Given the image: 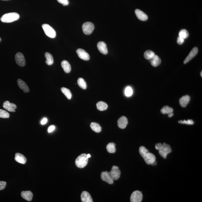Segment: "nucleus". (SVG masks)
<instances>
[{"label":"nucleus","instance_id":"obj_12","mask_svg":"<svg viewBox=\"0 0 202 202\" xmlns=\"http://www.w3.org/2000/svg\"><path fill=\"white\" fill-rule=\"evenodd\" d=\"M3 106L5 109L10 112H15V109L17 108V106L15 104L11 103L8 101H5L3 103Z\"/></svg>","mask_w":202,"mask_h":202},{"label":"nucleus","instance_id":"obj_17","mask_svg":"<svg viewBox=\"0 0 202 202\" xmlns=\"http://www.w3.org/2000/svg\"><path fill=\"white\" fill-rule=\"evenodd\" d=\"M81 199L83 202H93L92 198L87 192L83 191L81 195Z\"/></svg>","mask_w":202,"mask_h":202},{"label":"nucleus","instance_id":"obj_39","mask_svg":"<svg viewBox=\"0 0 202 202\" xmlns=\"http://www.w3.org/2000/svg\"><path fill=\"white\" fill-rule=\"evenodd\" d=\"M55 129V127L54 125H51L48 128V133H51V132H53V131Z\"/></svg>","mask_w":202,"mask_h":202},{"label":"nucleus","instance_id":"obj_28","mask_svg":"<svg viewBox=\"0 0 202 202\" xmlns=\"http://www.w3.org/2000/svg\"><path fill=\"white\" fill-rule=\"evenodd\" d=\"M61 91L63 93L64 95H65L66 97L67 98L68 100H70L72 97V94L71 92L70 91L69 89H67L65 87H62L61 88Z\"/></svg>","mask_w":202,"mask_h":202},{"label":"nucleus","instance_id":"obj_26","mask_svg":"<svg viewBox=\"0 0 202 202\" xmlns=\"http://www.w3.org/2000/svg\"><path fill=\"white\" fill-rule=\"evenodd\" d=\"M91 128L94 132L96 133H100L101 131V126L96 122H92L90 124Z\"/></svg>","mask_w":202,"mask_h":202},{"label":"nucleus","instance_id":"obj_8","mask_svg":"<svg viewBox=\"0 0 202 202\" xmlns=\"http://www.w3.org/2000/svg\"><path fill=\"white\" fill-rule=\"evenodd\" d=\"M110 175L113 180H117L120 178L121 175V171L119 170L118 166H113L112 170L109 172Z\"/></svg>","mask_w":202,"mask_h":202},{"label":"nucleus","instance_id":"obj_1","mask_svg":"<svg viewBox=\"0 0 202 202\" xmlns=\"http://www.w3.org/2000/svg\"><path fill=\"white\" fill-rule=\"evenodd\" d=\"M139 153L141 156L144 159V161L148 164L152 165L156 160V157L154 154L149 152L144 146H141L139 149Z\"/></svg>","mask_w":202,"mask_h":202},{"label":"nucleus","instance_id":"obj_36","mask_svg":"<svg viewBox=\"0 0 202 202\" xmlns=\"http://www.w3.org/2000/svg\"><path fill=\"white\" fill-rule=\"evenodd\" d=\"M59 3L63 6H67L69 4L68 0H57Z\"/></svg>","mask_w":202,"mask_h":202},{"label":"nucleus","instance_id":"obj_20","mask_svg":"<svg viewBox=\"0 0 202 202\" xmlns=\"http://www.w3.org/2000/svg\"><path fill=\"white\" fill-rule=\"evenodd\" d=\"M15 160L18 162L24 164L26 162L27 160L26 158L20 153H16L15 154Z\"/></svg>","mask_w":202,"mask_h":202},{"label":"nucleus","instance_id":"obj_11","mask_svg":"<svg viewBox=\"0 0 202 202\" xmlns=\"http://www.w3.org/2000/svg\"><path fill=\"white\" fill-rule=\"evenodd\" d=\"M101 178L103 181H105L109 184H112L113 183L114 180L111 177L109 172L107 171H103L101 172Z\"/></svg>","mask_w":202,"mask_h":202},{"label":"nucleus","instance_id":"obj_4","mask_svg":"<svg viewBox=\"0 0 202 202\" xmlns=\"http://www.w3.org/2000/svg\"><path fill=\"white\" fill-rule=\"evenodd\" d=\"M89 158L85 154H81L75 160L76 166L79 168H83L87 164Z\"/></svg>","mask_w":202,"mask_h":202},{"label":"nucleus","instance_id":"obj_41","mask_svg":"<svg viewBox=\"0 0 202 202\" xmlns=\"http://www.w3.org/2000/svg\"><path fill=\"white\" fill-rule=\"evenodd\" d=\"M173 115H174V114L173 113V112L169 114L168 115V117H172V116H173Z\"/></svg>","mask_w":202,"mask_h":202},{"label":"nucleus","instance_id":"obj_42","mask_svg":"<svg viewBox=\"0 0 202 202\" xmlns=\"http://www.w3.org/2000/svg\"><path fill=\"white\" fill-rule=\"evenodd\" d=\"M87 157L88 158H90L91 157V155H90V154H88L87 155Z\"/></svg>","mask_w":202,"mask_h":202},{"label":"nucleus","instance_id":"obj_7","mask_svg":"<svg viewBox=\"0 0 202 202\" xmlns=\"http://www.w3.org/2000/svg\"><path fill=\"white\" fill-rule=\"evenodd\" d=\"M143 195L139 191L133 192L131 196L130 201L132 202H140L142 200Z\"/></svg>","mask_w":202,"mask_h":202},{"label":"nucleus","instance_id":"obj_38","mask_svg":"<svg viewBox=\"0 0 202 202\" xmlns=\"http://www.w3.org/2000/svg\"><path fill=\"white\" fill-rule=\"evenodd\" d=\"M184 40L183 38L179 36L177 39V43L178 44L182 45L184 42Z\"/></svg>","mask_w":202,"mask_h":202},{"label":"nucleus","instance_id":"obj_14","mask_svg":"<svg viewBox=\"0 0 202 202\" xmlns=\"http://www.w3.org/2000/svg\"><path fill=\"white\" fill-rule=\"evenodd\" d=\"M128 119L125 116H122L117 121V125L121 129H124L128 124Z\"/></svg>","mask_w":202,"mask_h":202},{"label":"nucleus","instance_id":"obj_21","mask_svg":"<svg viewBox=\"0 0 202 202\" xmlns=\"http://www.w3.org/2000/svg\"><path fill=\"white\" fill-rule=\"evenodd\" d=\"M22 197L28 201H30L32 199L33 195L30 191H23L21 193Z\"/></svg>","mask_w":202,"mask_h":202},{"label":"nucleus","instance_id":"obj_34","mask_svg":"<svg viewBox=\"0 0 202 202\" xmlns=\"http://www.w3.org/2000/svg\"><path fill=\"white\" fill-rule=\"evenodd\" d=\"M133 93V91L132 88L130 87H127L125 91V94L127 97H130L132 96Z\"/></svg>","mask_w":202,"mask_h":202},{"label":"nucleus","instance_id":"obj_5","mask_svg":"<svg viewBox=\"0 0 202 202\" xmlns=\"http://www.w3.org/2000/svg\"><path fill=\"white\" fill-rule=\"evenodd\" d=\"M42 28L46 36L51 38H54L56 36V32L52 27L48 24H42Z\"/></svg>","mask_w":202,"mask_h":202},{"label":"nucleus","instance_id":"obj_10","mask_svg":"<svg viewBox=\"0 0 202 202\" xmlns=\"http://www.w3.org/2000/svg\"><path fill=\"white\" fill-rule=\"evenodd\" d=\"M77 53L78 57L84 60H89L90 59V55L84 50L82 49H78L77 50Z\"/></svg>","mask_w":202,"mask_h":202},{"label":"nucleus","instance_id":"obj_44","mask_svg":"<svg viewBox=\"0 0 202 202\" xmlns=\"http://www.w3.org/2000/svg\"><path fill=\"white\" fill-rule=\"evenodd\" d=\"M1 40H2V39H1V38H0V42H1Z\"/></svg>","mask_w":202,"mask_h":202},{"label":"nucleus","instance_id":"obj_35","mask_svg":"<svg viewBox=\"0 0 202 202\" xmlns=\"http://www.w3.org/2000/svg\"><path fill=\"white\" fill-rule=\"evenodd\" d=\"M179 123H182V124H186L192 125H193V123H194V122H193V120L189 119L188 121H179Z\"/></svg>","mask_w":202,"mask_h":202},{"label":"nucleus","instance_id":"obj_9","mask_svg":"<svg viewBox=\"0 0 202 202\" xmlns=\"http://www.w3.org/2000/svg\"><path fill=\"white\" fill-rule=\"evenodd\" d=\"M15 62L20 67H24L26 64V61L24 56L21 52H18L15 56Z\"/></svg>","mask_w":202,"mask_h":202},{"label":"nucleus","instance_id":"obj_30","mask_svg":"<svg viewBox=\"0 0 202 202\" xmlns=\"http://www.w3.org/2000/svg\"><path fill=\"white\" fill-rule=\"evenodd\" d=\"M173 109L168 106H165L162 108L161 112L163 114H168L173 112Z\"/></svg>","mask_w":202,"mask_h":202},{"label":"nucleus","instance_id":"obj_2","mask_svg":"<svg viewBox=\"0 0 202 202\" xmlns=\"http://www.w3.org/2000/svg\"><path fill=\"white\" fill-rule=\"evenodd\" d=\"M155 148L156 150H159V153L162 157L166 159L168 154L171 152L170 146L168 144L164 143L161 144L159 143L155 145Z\"/></svg>","mask_w":202,"mask_h":202},{"label":"nucleus","instance_id":"obj_16","mask_svg":"<svg viewBox=\"0 0 202 202\" xmlns=\"http://www.w3.org/2000/svg\"><path fill=\"white\" fill-rule=\"evenodd\" d=\"M136 15L137 17L140 19V20L143 21H146L148 19V16L147 14L144 13L142 11L140 10L139 9H136L135 11Z\"/></svg>","mask_w":202,"mask_h":202},{"label":"nucleus","instance_id":"obj_40","mask_svg":"<svg viewBox=\"0 0 202 202\" xmlns=\"http://www.w3.org/2000/svg\"><path fill=\"white\" fill-rule=\"evenodd\" d=\"M48 121L47 119L46 118H44L41 121V124L42 125H45L46 124V123H47Z\"/></svg>","mask_w":202,"mask_h":202},{"label":"nucleus","instance_id":"obj_24","mask_svg":"<svg viewBox=\"0 0 202 202\" xmlns=\"http://www.w3.org/2000/svg\"><path fill=\"white\" fill-rule=\"evenodd\" d=\"M45 57L46 58V60L45 63L48 65H51L54 63V59L53 57L51 54L49 52H46L45 55Z\"/></svg>","mask_w":202,"mask_h":202},{"label":"nucleus","instance_id":"obj_25","mask_svg":"<svg viewBox=\"0 0 202 202\" xmlns=\"http://www.w3.org/2000/svg\"><path fill=\"white\" fill-rule=\"evenodd\" d=\"M97 109L100 111H105L108 108V105L106 103L102 101H99L96 104Z\"/></svg>","mask_w":202,"mask_h":202},{"label":"nucleus","instance_id":"obj_15","mask_svg":"<svg viewBox=\"0 0 202 202\" xmlns=\"http://www.w3.org/2000/svg\"><path fill=\"white\" fill-rule=\"evenodd\" d=\"M97 48L101 53L104 55H106L108 53V50L107 45L103 42H99L98 43Z\"/></svg>","mask_w":202,"mask_h":202},{"label":"nucleus","instance_id":"obj_23","mask_svg":"<svg viewBox=\"0 0 202 202\" xmlns=\"http://www.w3.org/2000/svg\"><path fill=\"white\" fill-rule=\"evenodd\" d=\"M61 66L66 73H68L71 70V67L70 63L66 60H63L61 63Z\"/></svg>","mask_w":202,"mask_h":202},{"label":"nucleus","instance_id":"obj_32","mask_svg":"<svg viewBox=\"0 0 202 202\" xmlns=\"http://www.w3.org/2000/svg\"><path fill=\"white\" fill-rule=\"evenodd\" d=\"M179 35V36L184 39L187 38L189 36V34L188 31L185 29H182L180 30Z\"/></svg>","mask_w":202,"mask_h":202},{"label":"nucleus","instance_id":"obj_27","mask_svg":"<svg viewBox=\"0 0 202 202\" xmlns=\"http://www.w3.org/2000/svg\"><path fill=\"white\" fill-rule=\"evenodd\" d=\"M108 152L110 153H114L115 152L116 149L115 144L113 143H109L106 146Z\"/></svg>","mask_w":202,"mask_h":202},{"label":"nucleus","instance_id":"obj_33","mask_svg":"<svg viewBox=\"0 0 202 202\" xmlns=\"http://www.w3.org/2000/svg\"><path fill=\"white\" fill-rule=\"evenodd\" d=\"M9 114L5 110L0 109V117L3 118H8L9 117Z\"/></svg>","mask_w":202,"mask_h":202},{"label":"nucleus","instance_id":"obj_19","mask_svg":"<svg viewBox=\"0 0 202 202\" xmlns=\"http://www.w3.org/2000/svg\"><path fill=\"white\" fill-rule=\"evenodd\" d=\"M190 97L188 95H184L179 100V103L182 107H186L190 100Z\"/></svg>","mask_w":202,"mask_h":202},{"label":"nucleus","instance_id":"obj_22","mask_svg":"<svg viewBox=\"0 0 202 202\" xmlns=\"http://www.w3.org/2000/svg\"><path fill=\"white\" fill-rule=\"evenodd\" d=\"M152 65L154 67H156L160 65L161 63V58L157 55H155L150 60Z\"/></svg>","mask_w":202,"mask_h":202},{"label":"nucleus","instance_id":"obj_31","mask_svg":"<svg viewBox=\"0 0 202 202\" xmlns=\"http://www.w3.org/2000/svg\"><path fill=\"white\" fill-rule=\"evenodd\" d=\"M78 84L81 88L85 90L87 88L86 83L84 79L82 78H79L78 80Z\"/></svg>","mask_w":202,"mask_h":202},{"label":"nucleus","instance_id":"obj_43","mask_svg":"<svg viewBox=\"0 0 202 202\" xmlns=\"http://www.w3.org/2000/svg\"><path fill=\"white\" fill-rule=\"evenodd\" d=\"M202 72H201V77H202Z\"/></svg>","mask_w":202,"mask_h":202},{"label":"nucleus","instance_id":"obj_18","mask_svg":"<svg viewBox=\"0 0 202 202\" xmlns=\"http://www.w3.org/2000/svg\"><path fill=\"white\" fill-rule=\"evenodd\" d=\"M17 84L18 87L21 89L22 90L24 93H27L29 91V89L26 83L21 79H18Z\"/></svg>","mask_w":202,"mask_h":202},{"label":"nucleus","instance_id":"obj_13","mask_svg":"<svg viewBox=\"0 0 202 202\" xmlns=\"http://www.w3.org/2000/svg\"><path fill=\"white\" fill-rule=\"evenodd\" d=\"M198 48H197L195 47L193 48V50L191 51L189 54L187 56V58H185L184 61V64H187L188 62H189L191 60L194 58L197 55L198 52Z\"/></svg>","mask_w":202,"mask_h":202},{"label":"nucleus","instance_id":"obj_37","mask_svg":"<svg viewBox=\"0 0 202 202\" xmlns=\"http://www.w3.org/2000/svg\"><path fill=\"white\" fill-rule=\"evenodd\" d=\"M7 183L4 181H0V191L4 189L5 188Z\"/></svg>","mask_w":202,"mask_h":202},{"label":"nucleus","instance_id":"obj_3","mask_svg":"<svg viewBox=\"0 0 202 202\" xmlns=\"http://www.w3.org/2000/svg\"><path fill=\"white\" fill-rule=\"evenodd\" d=\"M19 18V15L17 13H5L1 18V21L3 23H10L18 20Z\"/></svg>","mask_w":202,"mask_h":202},{"label":"nucleus","instance_id":"obj_6","mask_svg":"<svg viewBox=\"0 0 202 202\" xmlns=\"http://www.w3.org/2000/svg\"><path fill=\"white\" fill-rule=\"evenodd\" d=\"M83 30L84 34L87 35H90L92 33L94 29V26L93 23L87 22L83 24Z\"/></svg>","mask_w":202,"mask_h":202},{"label":"nucleus","instance_id":"obj_29","mask_svg":"<svg viewBox=\"0 0 202 202\" xmlns=\"http://www.w3.org/2000/svg\"><path fill=\"white\" fill-rule=\"evenodd\" d=\"M155 53L151 50H148L146 51L144 54V56L147 60H150L155 56Z\"/></svg>","mask_w":202,"mask_h":202}]
</instances>
